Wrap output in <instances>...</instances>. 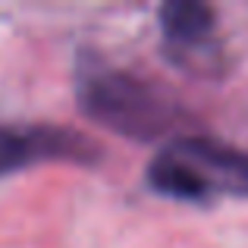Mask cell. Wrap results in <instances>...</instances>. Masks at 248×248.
Listing matches in <instances>:
<instances>
[{"mask_svg": "<svg viewBox=\"0 0 248 248\" xmlns=\"http://www.w3.org/2000/svg\"><path fill=\"white\" fill-rule=\"evenodd\" d=\"M76 94L88 120L135 141L160 139L186 120L182 104L170 91L145 76L110 63L82 66L76 79Z\"/></svg>", "mask_w": 248, "mask_h": 248, "instance_id": "1", "label": "cell"}, {"mask_svg": "<svg viewBox=\"0 0 248 248\" xmlns=\"http://www.w3.org/2000/svg\"><path fill=\"white\" fill-rule=\"evenodd\" d=\"M148 186L179 201L248 198V151L204 132L173 135L148 164Z\"/></svg>", "mask_w": 248, "mask_h": 248, "instance_id": "2", "label": "cell"}, {"mask_svg": "<svg viewBox=\"0 0 248 248\" xmlns=\"http://www.w3.org/2000/svg\"><path fill=\"white\" fill-rule=\"evenodd\" d=\"M101 145L60 123H0V176L35 164H94Z\"/></svg>", "mask_w": 248, "mask_h": 248, "instance_id": "3", "label": "cell"}, {"mask_svg": "<svg viewBox=\"0 0 248 248\" xmlns=\"http://www.w3.org/2000/svg\"><path fill=\"white\" fill-rule=\"evenodd\" d=\"M160 35L173 63L195 73H214L223 66L217 41V16L195 0H173L160 6Z\"/></svg>", "mask_w": 248, "mask_h": 248, "instance_id": "4", "label": "cell"}]
</instances>
